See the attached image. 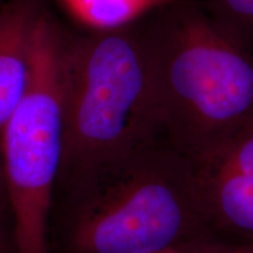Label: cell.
<instances>
[{
	"label": "cell",
	"mask_w": 253,
	"mask_h": 253,
	"mask_svg": "<svg viewBox=\"0 0 253 253\" xmlns=\"http://www.w3.org/2000/svg\"><path fill=\"white\" fill-rule=\"evenodd\" d=\"M217 240L194 164L161 135L56 182L49 253H157Z\"/></svg>",
	"instance_id": "cell-1"
},
{
	"label": "cell",
	"mask_w": 253,
	"mask_h": 253,
	"mask_svg": "<svg viewBox=\"0 0 253 253\" xmlns=\"http://www.w3.org/2000/svg\"><path fill=\"white\" fill-rule=\"evenodd\" d=\"M140 24L160 135L191 162L212 156L253 121V56L189 0Z\"/></svg>",
	"instance_id": "cell-2"
},
{
	"label": "cell",
	"mask_w": 253,
	"mask_h": 253,
	"mask_svg": "<svg viewBox=\"0 0 253 253\" xmlns=\"http://www.w3.org/2000/svg\"><path fill=\"white\" fill-rule=\"evenodd\" d=\"M65 47V144L58 181L160 135L140 20L114 30L66 32Z\"/></svg>",
	"instance_id": "cell-3"
},
{
	"label": "cell",
	"mask_w": 253,
	"mask_h": 253,
	"mask_svg": "<svg viewBox=\"0 0 253 253\" xmlns=\"http://www.w3.org/2000/svg\"><path fill=\"white\" fill-rule=\"evenodd\" d=\"M65 112V36L55 21L42 20L30 86L0 134L18 253H49V214L63 156Z\"/></svg>",
	"instance_id": "cell-4"
},
{
	"label": "cell",
	"mask_w": 253,
	"mask_h": 253,
	"mask_svg": "<svg viewBox=\"0 0 253 253\" xmlns=\"http://www.w3.org/2000/svg\"><path fill=\"white\" fill-rule=\"evenodd\" d=\"M192 164L213 235L224 243L253 246V121L218 153Z\"/></svg>",
	"instance_id": "cell-5"
},
{
	"label": "cell",
	"mask_w": 253,
	"mask_h": 253,
	"mask_svg": "<svg viewBox=\"0 0 253 253\" xmlns=\"http://www.w3.org/2000/svg\"><path fill=\"white\" fill-rule=\"evenodd\" d=\"M43 0H6L0 6V134L30 86Z\"/></svg>",
	"instance_id": "cell-6"
},
{
	"label": "cell",
	"mask_w": 253,
	"mask_h": 253,
	"mask_svg": "<svg viewBox=\"0 0 253 253\" xmlns=\"http://www.w3.org/2000/svg\"><path fill=\"white\" fill-rule=\"evenodd\" d=\"M173 0H65L75 18L91 30H114L140 20Z\"/></svg>",
	"instance_id": "cell-7"
},
{
	"label": "cell",
	"mask_w": 253,
	"mask_h": 253,
	"mask_svg": "<svg viewBox=\"0 0 253 253\" xmlns=\"http://www.w3.org/2000/svg\"><path fill=\"white\" fill-rule=\"evenodd\" d=\"M207 13L221 34L253 56V0H208Z\"/></svg>",
	"instance_id": "cell-8"
},
{
	"label": "cell",
	"mask_w": 253,
	"mask_h": 253,
	"mask_svg": "<svg viewBox=\"0 0 253 253\" xmlns=\"http://www.w3.org/2000/svg\"><path fill=\"white\" fill-rule=\"evenodd\" d=\"M1 224H11V214H9V203L5 178L4 158H2L1 140H0V225Z\"/></svg>",
	"instance_id": "cell-9"
},
{
	"label": "cell",
	"mask_w": 253,
	"mask_h": 253,
	"mask_svg": "<svg viewBox=\"0 0 253 253\" xmlns=\"http://www.w3.org/2000/svg\"><path fill=\"white\" fill-rule=\"evenodd\" d=\"M192 253H253V246L213 242L198 249Z\"/></svg>",
	"instance_id": "cell-10"
},
{
	"label": "cell",
	"mask_w": 253,
	"mask_h": 253,
	"mask_svg": "<svg viewBox=\"0 0 253 253\" xmlns=\"http://www.w3.org/2000/svg\"><path fill=\"white\" fill-rule=\"evenodd\" d=\"M0 253H18L11 224L0 225Z\"/></svg>",
	"instance_id": "cell-11"
},
{
	"label": "cell",
	"mask_w": 253,
	"mask_h": 253,
	"mask_svg": "<svg viewBox=\"0 0 253 253\" xmlns=\"http://www.w3.org/2000/svg\"><path fill=\"white\" fill-rule=\"evenodd\" d=\"M217 242H220V240H217ZM213 243V242H210ZM210 243H203V244H194V245H188V246H182V248H175V249H170V250H166V251L162 252H157V253H192L195 251H197L198 249H201L202 246L210 244Z\"/></svg>",
	"instance_id": "cell-12"
},
{
	"label": "cell",
	"mask_w": 253,
	"mask_h": 253,
	"mask_svg": "<svg viewBox=\"0 0 253 253\" xmlns=\"http://www.w3.org/2000/svg\"><path fill=\"white\" fill-rule=\"evenodd\" d=\"M4 2H5V1H4V0H0V6H1L2 4H4Z\"/></svg>",
	"instance_id": "cell-13"
}]
</instances>
